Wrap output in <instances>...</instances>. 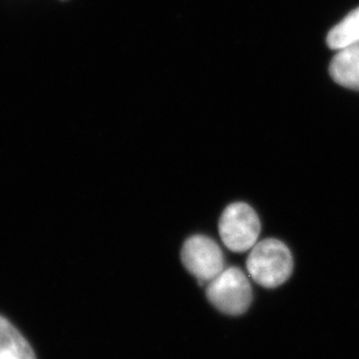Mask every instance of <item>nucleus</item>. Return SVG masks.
Wrapping results in <instances>:
<instances>
[{"label": "nucleus", "mask_w": 359, "mask_h": 359, "mask_svg": "<svg viewBox=\"0 0 359 359\" xmlns=\"http://www.w3.org/2000/svg\"><path fill=\"white\" fill-rule=\"evenodd\" d=\"M36 359L34 351L8 320L0 316V359Z\"/></svg>", "instance_id": "nucleus-6"}, {"label": "nucleus", "mask_w": 359, "mask_h": 359, "mask_svg": "<svg viewBox=\"0 0 359 359\" xmlns=\"http://www.w3.org/2000/svg\"><path fill=\"white\" fill-rule=\"evenodd\" d=\"M359 43V7L350 12L327 35V44L332 50H341Z\"/></svg>", "instance_id": "nucleus-7"}, {"label": "nucleus", "mask_w": 359, "mask_h": 359, "mask_svg": "<svg viewBox=\"0 0 359 359\" xmlns=\"http://www.w3.org/2000/svg\"><path fill=\"white\" fill-rule=\"evenodd\" d=\"M247 269L251 278L264 287L284 284L293 270L291 251L280 241L268 238L255 244L248 257Z\"/></svg>", "instance_id": "nucleus-1"}, {"label": "nucleus", "mask_w": 359, "mask_h": 359, "mask_svg": "<svg viewBox=\"0 0 359 359\" xmlns=\"http://www.w3.org/2000/svg\"><path fill=\"white\" fill-rule=\"evenodd\" d=\"M219 231L228 249L243 252L257 243L261 222L252 207L244 203H231L221 215Z\"/></svg>", "instance_id": "nucleus-3"}, {"label": "nucleus", "mask_w": 359, "mask_h": 359, "mask_svg": "<svg viewBox=\"0 0 359 359\" xmlns=\"http://www.w3.org/2000/svg\"><path fill=\"white\" fill-rule=\"evenodd\" d=\"M182 261L187 271L203 283H210L224 270L220 247L205 235H194L184 243Z\"/></svg>", "instance_id": "nucleus-4"}, {"label": "nucleus", "mask_w": 359, "mask_h": 359, "mask_svg": "<svg viewBox=\"0 0 359 359\" xmlns=\"http://www.w3.org/2000/svg\"><path fill=\"white\" fill-rule=\"evenodd\" d=\"M1 359H11V358H1Z\"/></svg>", "instance_id": "nucleus-8"}, {"label": "nucleus", "mask_w": 359, "mask_h": 359, "mask_svg": "<svg viewBox=\"0 0 359 359\" xmlns=\"http://www.w3.org/2000/svg\"><path fill=\"white\" fill-rule=\"evenodd\" d=\"M207 298L220 312L228 316L243 314L252 300V290L247 276L238 268H228L210 280Z\"/></svg>", "instance_id": "nucleus-2"}, {"label": "nucleus", "mask_w": 359, "mask_h": 359, "mask_svg": "<svg viewBox=\"0 0 359 359\" xmlns=\"http://www.w3.org/2000/svg\"><path fill=\"white\" fill-rule=\"evenodd\" d=\"M329 74L343 88L359 91V43L339 50L329 65Z\"/></svg>", "instance_id": "nucleus-5"}]
</instances>
